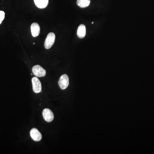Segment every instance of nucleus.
I'll list each match as a JSON object with an SVG mask.
<instances>
[{"label":"nucleus","instance_id":"f8f14e48","mask_svg":"<svg viewBox=\"0 0 154 154\" xmlns=\"http://www.w3.org/2000/svg\"><path fill=\"white\" fill-rule=\"evenodd\" d=\"M92 24H94V22H92Z\"/></svg>","mask_w":154,"mask_h":154},{"label":"nucleus","instance_id":"20e7f679","mask_svg":"<svg viewBox=\"0 0 154 154\" xmlns=\"http://www.w3.org/2000/svg\"><path fill=\"white\" fill-rule=\"evenodd\" d=\"M33 91L34 93H39L42 91L41 82L37 77H33L32 79Z\"/></svg>","mask_w":154,"mask_h":154},{"label":"nucleus","instance_id":"1a4fd4ad","mask_svg":"<svg viewBox=\"0 0 154 154\" xmlns=\"http://www.w3.org/2000/svg\"><path fill=\"white\" fill-rule=\"evenodd\" d=\"M34 3L38 8L44 9L48 4V0H34Z\"/></svg>","mask_w":154,"mask_h":154},{"label":"nucleus","instance_id":"423d86ee","mask_svg":"<svg viewBox=\"0 0 154 154\" xmlns=\"http://www.w3.org/2000/svg\"><path fill=\"white\" fill-rule=\"evenodd\" d=\"M30 135L32 139L35 141H39L42 138L41 133L36 128H33L30 130Z\"/></svg>","mask_w":154,"mask_h":154},{"label":"nucleus","instance_id":"f257e3e1","mask_svg":"<svg viewBox=\"0 0 154 154\" xmlns=\"http://www.w3.org/2000/svg\"><path fill=\"white\" fill-rule=\"evenodd\" d=\"M55 40V34L52 32L48 33L45 42L44 46L45 48L47 49H50L54 44Z\"/></svg>","mask_w":154,"mask_h":154},{"label":"nucleus","instance_id":"9d476101","mask_svg":"<svg viewBox=\"0 0 154 154\" xmlns=\"http://www.w3.org/2000/svg\"><path fill=\"white\" fill-rule=\"evenodd\" d=\"M91 0H77V5L81 8H86L90 5Z\"/></svg>","mask_w":154,"mask_h":154},{"label":"nucleus","instance_id":"39448f33","mask_svg":"<svg viewBox=\"0 0 154 154\" xmlns=\"http://www.w3.org/2000/svg\"><path fill=\"white\" fill-rule=\"evenodd\" d=\"M42 116L45 120L47 122H51L54 118V115L51 110L45 108L42 111Z\"/></svg>","mask_w":154,"mask_h":154},{"label":"nucleus","instance_id":"6e6552de","mask_svg":"<svg viewBox=\"0 0 154 154\" xmlns=\"http://www.w3.org/2000/svg\"><path fill=\"white\" fill-rule=\"evenodd\" d=\"M77 36L80 38H84L86 34V27L85 25L82 24L78 27L77 30Z\"/></svg>","mask_w":154,"mask_h":154},{"label":"nucleus","instance_id":"f03ea898","mask_svg":"<svg viewBox=\"0 0 154 154\" xmlns=\"http://www.w3.org/2000/svg\"><path fill=\"white\" fill-rule=\"evenodd\" d=\"M32 72L37 77H44L46 75L45 70L39 65H35L32 68Z\"/></svg>","mask_w":154,"mask_h":154},{"label":"nucleus","instance_id":"0eeeda50","mask_svg":"<svg viewBox=\"0 0 154 154\" xmlns=\"http://www.w3.org/2000/svg\"><path fill=\"white\" fill-rule=\"evenodd\" d=\"M40 26L37 23H33L31 25V31L33 37L38 36L40 33Z\"/></svg>","mask_w":154,"mask_h":154},{"label":"nucleus","instance_id":"9b49d317","mask_svg":"<svg viewBox=\"0 0 154 154\" xmlns=\"http://www.w3.org/2000/svg\"><path fill=\"white\" fill-rule=\"evenodd\" d=\"M5 17V13L4 11H0V24H2V22Z\"/></svg>","mask_w":154,"mask_h":154},{"label":"nucleus","instance_id":"7ed1b4c3","mask_svg":"<svg viewBox=\"0 0 154 154\" xmlns=\"http://www.w3.org/2000/svg\"><path fill=\"white\" fill-rule=\"evenodd\" d=\"M58 85L62 90H65L68 88L69 85V78L67 75L64 74L60 77Z\"/></svg>","mask_w":154,"mask_h":154}]
</instances>
